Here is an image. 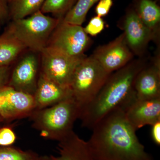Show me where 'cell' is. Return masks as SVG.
Listing matches in <instances>:
<instances>
[{"label": "cell", "mask_w": 160, "mask_h": 160, "mask_svg": "<svg viewBox=\"0 0 160 160\" xmlns=\"http://www.w3.org/2000/svg\"><path fill=\"white\" fill-rule=\"evenodd\" d=\"M27 49L6 28L0 36V67L12 66Z\"/></svg>", "instance_id": "2e32d148"}, {"label": "cell", "mask_w": 160, "mask_h": 160, "mask_svg": "<svg viewBox=\"0 0 160 160\" xmlns=\"http://www.w3.org/2000/svg\"><path fill=\"white\" fill-rule=\"evenodd\" d=\"M16 140V134L12 127L5 126L0 128V146H12Z\"/></svg>", "instance_id": "7402d4cb"}, {"label": "cell", "mask_w": 160, "mask_h": 160, "mask_svg": "<svg viewBox=\"0 0 160 160\" xmlns=\"http://www.w3.org/2000/svg\"><path fill=\"white\" fill-rule=\"evenodd\" d=\"M14 64L7 86L33 96L40 75V53L27 49Z\"/></svg>", "instance_id": "ba28073f"}, {"label": "cell", "mask_w": 160, "mask_h": 160, "mask_svg": "<svg viewBox=\"0 0 160 160\" xmlns=\"http://www.w3.org/2000/svg\"><path fill=\"white\" fill-rule=\"evenodd\" d=\"M61 19L46 15L39 10L27 17L12 20L7 28L26 49L40 53L46 48Z\"/></svg>", "instance_id": "277c9868"}, {"label": "cell", "mask_w": 160, "mask_h": 160, "mask_svg": "<svg viewBox=\"0 0 160 160\" xmlns=\"http://www.w3.org/2000/svg\"><path fill=\"white\" fill-rule=\"evenodd\" d=\"M8 0H0V21H4L9 18Z\"/></svg>", "instance_id": "484cf974"}, {"label": "cell", "mask_w": 160, "mask_h": 160, "mask_svg": "<svg viewBox=\"0 0 160 160\" xmlns=\"http://www.w3.org/2000/svg\"><path fill=\"white\" fill-rule=\"evenodd\" d=\"M35 110L33 96L8 86L0 89V117L3 121L29 118Z\"/></svg>", "instance_id": "9c48e42d"}, {"label": "cell", "mask_w": 160, "mask_h": 160, "mask_svg": "<svg viewBox=\"0 0 160 160\" xmlns=\"http://www.w3.org/2000/svg\"><path fill=\"white\" fill-rule=\"evenodd\" d=\"M12 67V66L0 67V89L8 85Z\"/></svg>", "instance_id": "d4e9b609"}, {"label": "cell", "mask_w": 160, "mask_h": 160, "mask_svg": "<svg viewBox=\"0 0 160 160\" xmlns=\"http://www.w3.org/2000/svg\"><path fill=\"white\" fill-rule=\"evenodd\" d=\"M146 65L140 58L111 73L96 96L80 110L79 119L82 126L92 129L106 115L134 99L135 79Z\"/></svg>", "instance_id": "7a4b0ae2"}, {"label": "cell", "mask_w": 160, "mask_h": 160, "mask_svg": "<svg viewBox=\"0 0 160 160\" xmlns=\"http://www.w3.org/2000/svg\"><path fill=\"white\" fill-rule=\"evenodd\" d=\"M91 56L106 71L112 73L130 62L134 54L127 45L122 32L110 42L98 47Z\"/></svg>", "instance_id": "30bf717a"}, {"label": "cell", "mask_w": 160, "mask_h": 160, "mask_svg": "<svg viewBox=\"0 0 160 160\" xmlns=\"http://www.w3.org/2000/svg\"><path fill=\"white\" fill-rule=\"evenodd\" d=\"M105 27V23L102 18L96 16L89 21L88 25L83 28L87 34L94 36L100 33Z\"/></svg>", "instance_id": "603a6c76"}, {"label": "cell", "mask_w": 160, "mask_h": 160, "mask_svg": "<svg viewBox=\"0 0 160 160\" xmlns=\"http://www.w3.org/2000/svg\"><path fill=\"white\" fill-rule=\"evenodd\" d=\"M152 126L151 136L154 142L158 146L160 145V121Z\"/></svg>", "instance_id": "4316f807"}, {"label": "cell", "mask_w": 160, "mask_h": 160, "mask_svg": "<svg viewBox=\"0 0 160 160\" xmlns=\"http://www.w3.org/2000/svg\"><path fill=\"white\" fill-rule=\"evenodd\" d=\"M80 113L78 105L71 97L53 106L36 109L29 118L32 128L41 137L58 142L73 131Z\"/></svg>", "instance_id": "3957f363"}, {"label": "cell", "mask_w": 160, "mask_h": 160, "mask_svg": "<svg viewBox=\"0 0 160 160\" xmlns=\"http://www.w3.org/2000/svg\"><path fill=\"white\" fill-rule=\"evenodd\" d=\"M45 1L11 0L9 2V18L14 20L27 17L41 10Z\"/></svg>", "instance_id": "ac0fdd59"}, {"label": "cell", "mask_w": 160, "mask_h": 160, "mask_svg": "<svg viewBox=\"0 0 160 160\" xmlns=\"http://www.w3.org/2000/svg\"><path fill=\"white\" fill-rule=\"evenodd\" d=\"M72 97L69 87L55 82L40 73L33 97L36 109L47 108Z\"/></svg>", "instance_id": "5bb4252c"}, {"label": "cell", "mask_w": 160, "mask_h": 160, "mask_svg": "<svg viewBox=\"0 0 160 160\" xmlns=\"http://www.w3.org/2000/svg\"><path fill=\"white\" fill-rule=\"evenodd\" d=\"M110 74L91 55L80 62L69 87L80 110L96 96Z\"/></svg>", "instance_id": "5b68a950"}, {"label": "cell", "mask_w": 160, "mask_h": 160, "mask_svg": "<svg viewBox=\"0 0 160 160\" xmlns=\"http://www.w3.org/2000/svg\"><path fill=\"white\" fill-rule=\"evenodd\" d=\"M122 26L126 43L134 55L142 56L150 42L158 40L142 22L134 9L127 12Z\"/></svg>", "instance_id": "8fae6325"}, {"label": "cell", "mask_w": 160, "mask_h": 160, "mask_svg": "<svg viewBox=\"0 0 160 160\" xmlns=\"http://www.w3.org/2000/svg\"><path fill=\"white\" fill-rule=\"evenodd\" d=\"M133 90L136 99L160 98V60L158 55L149 66H146L135 79Z\"/></svg>", "instance_id": "7c38bea8"}, {"label": "cell", "mask_w": 160, "mask_h": 160, "mask_svg": "<svg viewBox=\"0 0 160 160\" xmlns=\"http://www.w3.org/2000/svg\"><path fill=\"white\" fill-rule=\"evenodd\" d=\"M112 4V0H99L95 8L97 16L102 18L108 14Z\"/></svg>", "instance_id": "cb8c5ba5"}, {"label": "cell", "mask_w": 160, "mask_h": 160, "mask_svg": "<svg viewBox=\"0 0 160 160\" xmlns=\"http://www.w3.org/2000/svg\"><path fill=\"white\" fill-rule=\"evenodd\" d=\"M92 130L87 143L93 160H154L140 142L122 107L106 115Z\"/></svg>", "instance_id": "6da1fadb"}, {"label": "cell", "mask_w": 160, "mask_h": 160, "mask_svg": "<svg viewBox=\"0 0 160 160\" xmlns=\"http://www.w3.org/2000/svg\"><path fill=\"white\" fill-rule=\"evenodd\" d=\"M86 56L72 57L46 47L40 53V72L55 82L69 87L77 67Z\"/></svg>", "instance_id": "52a82bcc"}, {"label": "cell", "mask_w": 160, "mask_h": 160, "mask_svg": "<svg viewBox=\"0 0 160 160\" xmlns=\"http://www.w3.org/2000/svg\"><path fill=\"white\" fill-rule=\"evenodd\" d=\"M77 0H46L41 8L44 14L51 13L54 18L62 19L72 9Z\"/></svg>", "instance_id": "ffe728a7"}, {"label": "cell", "mask_w": 160, "mask_h": 160, "mask_svg": "<svg viewBox=\"0 0 160 160\" xmlns=\"http://www.w3.org/2000/svg\"><path fill=\"white\" fill-rule=\"evenodd\" d=\"M90 44L88 35L81 26L64 22L62 18L49 38L46 47L74 58L86 56L84 52Z\"/></svg>", "instance_id": "8992f818"}, {"label": "cell", "mask_w": 160, "mask_h": 160, "mask_svg": "<svg viewBox=\"0 0 160 160\" xmlns=\"http://www.w3.org/2000/svg\"><path fill=\"white\" fill-rule=\"evenodd\" d=\"M99 0H77L72 9L63 18L66 22L82 26L89 9Z\"/></svg>", "instance_id": "d6986e66"}, {"label": "cell", "mask_w": 160, "mask_h": 160, "mask_svg": "<svg viewBox=\"0 0 160 160\" xmlns=\"http://www.w3.org/2000/svg\"><path fill=\"white\" fill-rule=\"evenodd\" d=\"M3 122V120L2 119V118H1V117H0V122Z\"/></svg>", "instance_id": "f1b7e54d"}, {"label": "cell", "mask_w": 160, "mask_h": 160, "mask_svg": "<svg viewBox=\"0 0 160 160\" xmlns=\"http://www.w3.org/2000/svg\"><path fill=\"white\" fill-rule=\"evenodd\" d=\"M36 160H51L50 156H39Z\"/></svg>", "instance_id": "83f0119b"}, {"label": "cell", "mask_w": 160, "mask_h": 160, "mask_svg": "<svg viewBox=\"0 0 160 160\" xmlns=\"http://www.w3.org/2000/svg\"><path fill=\"white\" fill-rule=\"evenodd\" d=\"M39 155L32 151H23L10 146H0V160H36Z\"/></svg>", "instance_id": "44dd1931"}, {"label": "cell", "mask_w": 160, "mask_h": 160, "mask_svg": "<svg viewBox=\"0 0 160 160\" xmlns=\"http://www.w3.org/2000/svg\"><path fill=\"white\" fill-rule=\"evenodd\" d=\"M124 109L127 121L136 130L160 121V98L135 99Z\"/></svg>", "instance_id": "4fadbf2b"}, {"label": "cell", "mask_w": 160, "mask_h": 160, "mask_svg": "<svg viewBox=\"0 0 160 160\" xmlns=\"http://www.w3.org/2000/svg\"><path fill=\"white\" fill-rule=\"evenodd\" d=\"M135 11L142 22L158 38L160 8L153 0H137Z\"/></svg>", "instance_id": "e0dca14e"}, {"label": "cell", "mask_w": 160, "mask_h": 160, "mask_svg": "<svg viewBox=\"0 0 160 160\" xmlns=\"http://www.w3.org/2000/svg\"><path fill=\"white\" fill-rule=\"evenodd\" d=\"M11 1V0H8V1H9V2H10V1Z\"/></svg>", "instance_id": "f546056e"}, {"label": "cell", "mask_w": 160, "mask_h": 160, "mask_svg": "<svg viewBox=\"0 0 160 160\" xmlns=\"http://www.w3.org/2000/svg\"><path fill=\"white\" fill-rule=\"evenodd\" d=\"M58 156L50 155L51 160H93L88 149L87 142L72 131L58 142Z\"/></svg>", "instance_id": "9a60e30c"}]
</instances>
